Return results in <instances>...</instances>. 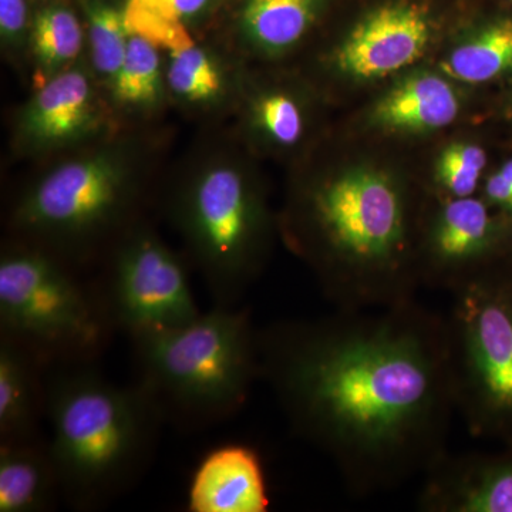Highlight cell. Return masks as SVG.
<instances>
[{
	"instance_id": "cell-17",
	"label": "cell",
	"mask_w": 512,
	"mask_h": 512,
	"mask_svg": "<svg viewBox=\"0 0 512 512\" xmlns=\"http://www.w3.org/2000/svg\"><path fill=\"white\" fill-rule=\"evenodd\" d=\"M453 79L485 83L512 70V19L500 20L456 47L443 62Z\"/></svg>"
},
{
	"instance_id": "cell-18",
	"label": "cell",
	"mask_w": 512,
	"mask_h": 512,
	"mask_svg": "<svg viewBox=\"0 0 512 512\" xmlns=\"http://www.w3.org/2000/svg\"><path fill=\"white\" fill-rule=\"evenodd\" d=\"M319 0H248L245 30L259 46L282 50L298 42L312 25Z\"/></svg>"
},
{
	"instance_id": "cell-12",
	"label": "cell",
	"mask_w": 512,
	"mask_h": 512,
	"mask_svg": "<svg viewBox=\"0 0 512 512\" xmlns=\"http://www.w3.org/2000/svg\"><path fill=\"white\" fill-rule=\"evenodd\" d=\"M188 507L192 512L268 510V491L258 454L238 444L212 450L192 478Z\"/></svg>"
},
{
	"instance_id": "cell-2",
	"label": "cell",
	"mask_w": 512,
	"mask_h": 512,
	"mask_svg": "<svg viewBox=\"0 0 512 512\" xmlns=\"http://www.w3.org/2000/svg\"><path fill=\"white\" fill-rule=\"evenodd\" d=\"M46 421L62 498L79 511L106 507L143 478L165 424L137 383L119 386L94 365L49 370Z\"/></svg>"
},
{
	"instance_id": "cell-11",
	"label": "cell",
	"mask_w": 512,
	"mask_h": 512,
	"mask_svg": "<svg viewBox=\"0 0 512 512\" xmlns=\"http://www.w3.org/2000/svg\"><path fill=\"white\" fill-rule=\"evenodd\" d=\"M423 512H512V454H444L424 474Z\"/></svg>"
},
{
	"instance_id": "cell-3",
	"label": "cell",
	"mask_w": 512,
	"mask_h": 512,
	"mask_svg": "<svg viewBox=\"0 0 512 512\" xmlns=\"http://www.w3.org/2000/svg\"><path fill=\"white\" fill-rule=\"evenodd\" d=\"M136 383L164 423L185 431L231 419L259 373L258 329L245 306L214 305L180 328L130 336Z\"/></svg>"
},
{
	"instance_id": "cell-21",
	"label": "cell",
	"mask_w": 512,
	"mask_h": 512,
	"mask_svg": "<svg viewBox=\"0 0 512 512\" xmlns=\"http://www.w3.org/2000/svg\"><path fill=\"white\" fill-rule=\"evenodd\" d=\"M170 53L168 83L174 93L191 101L211 100L220 93V73L204 50L192 43Z\"/></svg>"
},
{
	"instance_id": "cell-27",
	"label": "cell",
	"mask_w": 512,
	"mask_h": 512,
	"mask_svg": "<svg viewBox=\"0 0 512 512\" xmlns=\"http://www.w3.org/2000/svg\"><path fill=\"white\" fill-rule=\"evenodd\" d=\"M500 171L501 174H503L504 177L507 178V180L512 184V160L507 161V164H505Z\"/></svg>"
},
{
	"instance_id": "cell-1",
	"label": "cell",
	"mask_w": 512,
	"mask_h": 512,
	"mask_svg": "<svg viewBox=\"0 0 512 512\" xmlns=\"http://www.w3.org/2000/svg\"><path fill=\"white\" fill-rule=\"evenodd\" d=\"M259 373L296 434L353 494L393 490L447 453L456 416L446 319L417 299L258 330Z\"/></svg>"
},
{
	"instance_id": "cell-23",
	"label": "cell",
	"mask_w": 512,
	"mask_h": 512,
	"mask_svg": "<svg viewBox=\"0 0 512 512\" xmlns=\"http://www.w3.org/2000/svg\"><path fill=\"white\" fill-rule=\"evenodd\" d=\"M485 164L487 156L483 148L476 144H451L437 161V184L448 198L473 197Z\"/></svg>"
},
{
	"instance_id": "cell-25",
	"label": "cell",
	"mask_w": 512,
	"mask_h": 512,
	"mask_svg": "<svg viewBox=\"0 0 512 512\" xmlns=\"http://www.w3.org/2000/svg\"><path fill=\"white\" fill-rule=\"evenodd\" d=\"M26 0H0V29L2 36L15 39L26 25Z\"/></svg>"
},
{
	"instance_id": "cell-22",
	"label": "cell",
	"mask_w": 512,
	"mask_h": 512,
	"mask_svg": "<svg viewBox=\"0 0 512 512\" xmlns=\"http://www.w3.org/2000/svg\"><path fill=\"white\" fill-rule=\"evenodd\" d=\"M89 15V35L94 67L101 74L114 79L126 57L128 39H130L126 16L119 10L101 3L94 5Z\"/></svg>"
},
{
	"instance_id": "cell-14",
	"label": "cell",
	"mask_w": 512,
	"mask_h": 512,
	"mask_svg": "<svg viewBox=\"0 0 512 512\" xmlns=\"http://www.w3.org/2000/svg\"><path fill=\"white\" fill-rule=\"evenodd\" d=\"M62 497L49 441L0 444V512H45Z\"/></svg>"
},
{
	"instance_id": "cell-5",
	"label": "cell",
	"mask_w": 512,
	"mask_h": 512,
	"mask_svg": "<svg viewBox=\"0 0 512 512\" xmlns=\"http://www.w3.org/2000/svg\"><path fill=\"white\" fill-rule=\"evenodd\" d=\"M446 319L458 416L471 434L512 430V286L481 276L451 293Z\"/></svg>"
},
{
	"instance_id": "cell-8",
	"label": "cell",
	"mask_w": 512,
	"mask_h": 512,
	"mask_svg": "<svg viewBox=\"0 0 512 512\" xmlns=\"http://www.w3.org/2000/svg\"><path fill=\"white\" fill-rule=\"evenodd\" d=\"M106 256L97 284L117 332L180 328L201 315L183 259L147 229H130Z\"/></svg>"
},
{
	"instance_id": "cell-16",
	"label": "cell",
	"mask_w": 512,
	"mask_h": 512,
	"mask_svg": "<svg viewBox=\"0 0 512 512\" xmlns=\"http://www.w3.org/2000/svg\"><path fill=\"white\" fill-rule=\"evenodd\" d=\"M92 117L89 80L79 72L62 73L45 84L30 103L25 130L37 143H59L79 136Z\"/></svg>"
},
{
	"instance_id": "cell-13",
	"label": "cell",
	"mask_w": 512,
	"mask_h": 512,
	"mask_svg": "<svg viewBox=\"0 0 512 512\" xmlns=\"http://www.w3.org/2000/svg\"><path fill=\"white\" fill-rule=\"evenodd\" d=\"M49 370L35 352L0 335V444L43 439Z\"/></svg>"
},
{
	"instance_id": "cell-4",
	"label": "cell",
	"mask_w": 512,
	"mask_h": 512,
	"mask_svg": "<svg viewBox=\"0 0 512 512\" xmlns=\"http://www.w3.org/2000/svg\"><path fill=\"white\" fill-rule=\"evenodd\" d=\"M117 329L97 281L35 245L0 259V335L47 366L96 365Z\"/></svg>"
},
{
	"instance_id": "cell-6",
	"label": "cell",
	"mask_w": 512,
	"mask_h": 512,
	"mask_svg": "<svg viewBox=\"0 0 512 512\" xmlns=\"http://www.w3.org/2000/svg\"><path fill=\"white\" fill-rule=\"evenodd\" d=\"M178 221L214 305L234 308L259 271L264 215L234 168L215 167L185 191Z\"/></svg>"
},
{
	"instance_id": "cell-15",
	"label": "cell",
	"mask_w": 512,
	"mask_h": 512,
	"mask_svg": "<svg viewBox=\"0 0 512 512\" xmlns=\"http://www.w3.org/2000/svg\"><path fill=\"white\" fill-rule=\"evenodd\" d=\"M458 107L457 94L443 77L416 74L377 103L375 120L392 130H439L456 120Z\"/></svg>"
},
{
	"instance_id": "cell-20",
	"label": "cell",
	"mask_w": 512,
	"mask_h": 512,
	"mask_svg": "<svg viewBox=\"0 0 512 512\" xmlns=\"http://www.w3.org/2000/svg\"><path fill=\"white\" fill-rule=\"evenodd\" d=\"M33 42L37 59L43 66L47 69L63 66L82 50L79 20L70 10L47 8L36 18Z\"/></svg>"
},
{
	"instance_id": "cell-9",
	"label": "cell",
	"mask_w": 512,
	"mask_h": 512,
	"mask_svg": "<svg viewBox=\"0 0 512 512\" xmlns=\"http://www.w3.org/2000/svg\"><path fill=\"white\" fill-rule=\"evenodd\" d=\"M497 239V224L484 201L447 198L424 231L423 245L416 255L419 281L450 295L457 292L487 275L481 266Z\"/></svg>"
},
{
	"instance_id": "cell-7",
	"label": "cell",
	"mask_w": 512,
	"mask_h": 512,
	"mask_svg": "<svg viewBox=\"0 0 512 512\" xmlns=\"http://www.w3.org/2000/svg\"><path fill=\"white\" fill-rule=\"evenodd\" d=\"M130 205L123 171L101 158L60 165L23 197L13 225L37 248L76 266Z\"/></svg>"
},
{
	"instance_id": "cell-19",
	"label": "cell",
	"mask_w": 512,
	"mask_h": 512,
	"mask_svg": "<svg viewBox=\"0 0 512 512\" xmlns=\"http://www.w3.org/2000/svg\"><path fill=\"white\" fill-rule=\"evenodd\" d=\"M160 57L157 46L143 36L130 33L127 53L114 77L117 99L128 104H150L160 93Z\"/></svg>"
},
{
	"instance_id": "cell-26",
	"label": "cell",
	"mask_w": 512,
	"mask_h": 512,
	"mask_svg": "<svg viewBox=\"0 0 512 512\" xmlns=\"http://www.w3.org/2000/svg\"><path fill=\"white\" fill-rule=\"evenodd\" d=\"M136 2L168 18L183 20L188 16L197 15L210 0H136Z\"/></svg>"
},
{
	"instance_id": "cell-24",
	"label": "cell",
	"mask_w": 512,
	"mask_h": 512,
	"mask_svg": "<svg viewBox=\"0 0 512 512\" xmlns=\"http://www.w3.org/2000/svg\"><path fill=\"white\" fill-rule=\"evenodd\" d=\"M258 119L278 143L291 146L302 136V114L295 101L284 94H272L259 101Z\"/></svg>"
},
{
	"instance_id": "cell-10",
	"label": "cell",
	"mask_w": 512,
	"mask_h": 512,
	"mask_svg": "<svg viewBox=\"0 0 512 512\" xmlns=\"http://www.w3.org/2000/svg\"><path fill=\"white\" fill-rule=\"evenodd\" d=\"M426 18L413 6L373 10L339 47V69L357 79H375L416 62L429 43Z\"/></svg>"
}]
</instances>
